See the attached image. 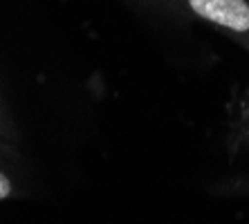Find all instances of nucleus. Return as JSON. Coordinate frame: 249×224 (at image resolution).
Listing matches in <instances>:
<instances>
[{
  "mask_svg": "<svg viewBox=\"0 0 249 224\" xmlns=\"http://www.w3.org/2000/svg\"><path fill=\"white\" fill-rule=\"evenodd\" d=\"M175 7L213 25L249 50V0H171Z\"/></svg>",
  "mask_w": 249,
  "mask_h": 224,
  "instance_id": "f257e3e1",
  "label": "nucleus"
},
{
  "mask_svg": "<svg viewBox=\"0 0 249 224\" xmlns=\"http://www.w3.org/2000/svg\"><path fill=\"white\" fill-rule=\"evenodd\" d=\"M0 141H2V144L16 141V130H14L12 117L7 115L5 105H2V99H0Z\"/></svg>",
  "mask_w": 249,
  "mask_h": 224,
  "instance_id": "f03ea898",
  "label": "nucleus"
},
{
  "mask_svg": "<svg viewBox=\"0 0 249 224\" xmlns=\"http://www.w3.org/2000/svg\"><path fill=\"white\" fill-rule=\"evenodd\" d=\"M14 193H16V184H14V179L9 177V172H5L2 168H0V202L14 197Z\"/></svg>",
  "mask_w": 249,
  "mask_h": 224,
  "instance_id": "7ed1b4c3",
  "label": "nucleus"
}]
</instances>
